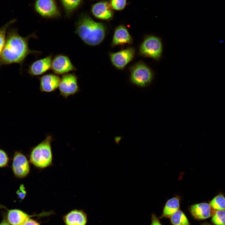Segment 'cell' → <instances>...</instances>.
<instances>
[{"label":"cell","instance_id":"6da1fadb","mask_svg":"<svg viewBox=\"0 0 225 225\" xmlns=\"http://www.w3.org/2000/svg\"><path fill=\"white\" fill-rule=\"evenodd\" d=\"M37 38L33 33L26 37L18 33L17 28H9L7 32L5 44L0 55V67L13 63L22 66L27 56L31 54H37L39 51L32 50L28 47L30 38Z\"/></svg>","mask_w":225,"mask_h":225},{"label":"cell","instance_id":"7a4b0ae2","mask_svg":"<svg viewBox=\"0 0 225 225\" xmlns=\"http://www.w3.org/2000/svg\"><path fill=\"white\" fill-rule=\"evenodd\" d=\"M106 31L104 24L96 22L89 16L83 14L76 23L75 32L85 43L95 46L103 40Z\"/></svg>","mask_w":225,"mask_h":225},{"label":"cell","instance_id":"3957f363","mask_svg":"<svg viewBox=\"0 0 225 225\" xmlns=\"http://www.w3.org/2000/svg\"><path fill=\"white\" fill-rule=\"evenodd\" d=\"M52 140V136L48 135L32 149L30 154L29 160L35 166L42 168L51 164L52 156L51 143Z\"/></svg>","mask_w":225,"mask_h":225},{"label":"cell","instance_id":"277c9868","mask_svg":"<svg viewBox=\"0 0 225 225\" xmlns=\"http://www.w3.org/2000/svg\"><path fill=\"white\" fill-rule=\"evenodd\" d=\"M162 45L161 40L156 36L146 37L141 45L139 53L142 56L158 60L161 57Z\"/></svg>","mask_w":225,"mask_h":225},{"label":"cell","instance_id":"5b68a950","mask_svg":"<svg viewBox=\"0 0 225 225\" xmlns=\"http://www.w3.org/2000/svg\"><path fill=\"white\" fill-rule=\"evenodd\" d=\"M131 80L134 84L145 87L151 82L153 77L151 70L144 63L140 62L131 69Z\"/></svg>","mask_w":225,"mask_h":225},{"label":"cell","instance_id":"8992f818","mask_svg":"<svg viewBox=\"0 0 225 225\" xmlns=\"http://www.w3.org/2000/svg\"><path fill=\"white\" fill-rule=\"evenodd\" d=\"M78 77L74 73H67L62 75L59 86L60 94L67 99L79 91Z\"/></svg>","mask_w":225,"mask_h":225},{"label":"cell","instance_id":"52a82bcc","mask_svg":"<svg viewBox=\"0 0 225 225\" xmlns=\"http://www.w3.org/2000/svg\"><path fill=\"white\" fill-rule=\"evenodd\" d=\"M11 168L14 176L19 178L26 177L30 171L29 163L26 157L18 151L14 153Z\"/></svg>","mask_w":225,"mask_h":225},{"label":"cell","instance_id":"ba28073f","mask_svg":"<svg viewBox=\"0 0 225 225\" xmlns=\"http://www.w3.org/2000/svg\"><path fill=\"white\" fill-rule=\"evenodd\" d=\"M135 53L134 49L129 47L121 51L109 54L111 61L115 67L122 69L133 58Z\"/></svg>","mask_w":225,"mask_h":225},{"label":"cell","instance_id":"9c48e42d","mask_svg":"<svg viewBox=\"0 0 225 225\" xmlns=\"http://www.w3.org/2000/svg\"><path fill=\"white\" fill-rule=\"evenodd\" d=\"M35 8L42 16L47 18H55L60 15L55 0H36Z\"/></svg>","mask_w":225,"mask_h":225},{"label":"cell","instance_id":"30bf717a","mask_svg":"<svg viewBox=\"0 0 225 225\" xmlns=\"http://www.w3.org/2000/svg\"><path fill=\"white\" fill-rule=\"evenodd\" d=\"M51 69L55 74H64L76 70L68 56L62 54L55 56L52 60Z\"/></svg>","mask_w":225,"mask_h":225},{"label":"cell","instance_id":"8fae6325","mask_svg":"<svg viewBox=\"0 0 225 225\" xmlns=\"http://www.w3.org/2000/svg\"><path fill=\"white\" fill-rule=\"evenodd\" d=\"M0 208H4L6 210V213H3L7 220L11 225H21L31 217L47 215L46 212L44 214L43 213L38 215H30L20 209H9L1 204H0Z\"/></svg>","mask_w":225,"mask_h":225},{"label":"cell","instance_id":"7c38bea8","mask_svg":"<svg viewBox=\"0 0 225 225\" xmlns=\"http://www.w3.org/2000/svg\"><path fill=\"white\" fill-rule=\"evenodd\" d=\"M91 11L95 17L104 20H110L114 15L113 10L109 2L106 1H101L93 4Z\"/></svg>","mask_w":225,"mask_h":225},{"label":"cell","instance_id":"4fadbf2b","mask_svg":"<svg viewBox=\"0 0 225 225\" xmlns=\"http://www.w3.org/2000/svg\"><path fill=\"white\" fill-rule=\"evenodd\" d=\"M52 58L50 55L34 61L29 66L28 72L33 76L42 74L51 68Z\"/></svg>","mask_w":225,"mask_h":225},{"label":"cell","instance_id":"5bb4252c","mask_svg":"<svg viewBox=\"0 0 225 225\" xmlns=\"http://www.w3.org/2000/svg\"><path fill=\"white\" fill-rule=\"evenodd\" d=\"M39 79L40 91L46 92H53L58 88L61 79L59 76L52 73L44 75Z\"/></svg>","mask_w":225,"mask_h":225},{"label":"cell","instance_id":"9a60e30c","mask_svg":"<svg viewBox=\"0 0 225 225\" xmlns=\"http://www.w3.org/2000/svg\"><path fill=\"white\" fill-rule=\"evenodd\" d=\"M132 38L126 28L123 25L118 26L115 29L111 45L114 47L124 44H131Z\"/></svg>","mask_w":225,"mask_h":225},{"label":"cell","instance_id":"2e32d148","mask_svg":"<svg viewBox=\"0 0 225 225\" xmlns=\"http://www.w3.org/2000/svg\"><path fill=\"white\" fill-rule=\"evenodd\" d=\"M212 209L209 204L201 202L191 206L190 211L195 218L203 220L208 218L212 215Z\"/></svg>","mask_w":225,"mask_h":225},{"label":"cell","instance_id":"e0dca14e","mask_svg":"<svg viewBox=\"0 0 225 225\" xmlns=\"http://www.w3.org/2000/svg\"><path fill=\"white\" fill-rule=\"evenodd\" d=\"M63 220L66 225H86L87 217L83 211L75 209L66 215Z\"/></svg>","mask_w":225,"mask_h":225},{"label":"cell","instance_id":"ac0fdd59","mask_svg":"<svg viewBox=\"0 0 225 225\" xmlns=\"http://www.w3.org/2000/svg\"><path fill=\"white\" fill-rule=\"evenodd\" d=\"M180 201L178 198L175 197L169 199L164 207L161 218H170L175 212L179 210Z\"/></svg>","mask_w":225,"mask_h":225},{"label":"cell","instance_id":"d6986e66","mask_svg":"<svg viewBox=\"0 0 225 225\" xmlns=\"http://www.w3.org/2000/svg\"><path fill=\"white\" fill-rule=\"evenodd\" d=\"M170 218L173 225H190L186 215L179 210L174 213Z\"/></svg>","mask_w":225,"mask_h":225},{"label":"cell","instance_id":"ffe728a7","mask_svg":"<svg viewBox=\"0 0 225 225\" xmlns=\"http://www.w3.org/2000/svg\"><path fill=\"white\" fill-rule=\"evenodd\" d=\"M209 204L215 210H225V197L222 193L214 197L210 201Z\"/></svg>","mask_w":225,"mask_h":225},{"label":"cell","instance_id":"44dd1931","mask_svg":"<svg viewBox=\"0 0 225 225\" xmlns=\"http://www.w3.org/2000/svg\"><path fill=\"white\" fill-rule=\"evenodd\" d=\"M82 0H61L66 15L69 16L79 5Z\"/></svg>","mask_w":225,"mask_h":225},{"label":"cell","instance_id":"7402d4cb","mask_svg":"<svg viewBox=\"0 0 225 225\" xmlns=\"http://www.w3.org/2000/svg\"><path fill=\"white\" fill-rule=\"evenodd\" d=\"M15 19L9 21L0 28V55L4 46L7 32L10 26L16 21Z\"/></svg>","mask_w":225,"mask_h":225},{"label":"cell","instance_id":"603a6c76","mask_svg":"<svg viewBox=\"0 0 225 225\" xmlns=\"http://www.w3.org/2000/svg\"><path fill=\"white\" fill-rule=\"evenodd\" d=\"M211 220L215 225H225V210H216Z\"/></svg>","mask_w":225,"mask_h":225},{"label":"cell","instance_id":"cb8c5ba5","mask_svg":"<svg viewBox=\"0 0 225 225\" xmlns=\"http://www.w3.org/2000/svg\"><path fill=\"white\" fill-rule=\"evenodd\" d=\"M109 3L113 10L121 11L125 8L127 4V0H111Z\"/></svg>","mask_w":225,"mask_h":225},{"label":"cell","instance_id":"d4e9b609","mask_svg":"<svg viewBox=\"0 0 225 225\" xmlns=\"http://www.w3.org/2000/svg\"><path fill=\"white\" fill-rule=\"evenodd\" d=\"M9 161V158L7 153L0 148V168L7 167Z\"/></svg>","mask_w":225,"mask_h":225},{"label":"cell","instance_id":"484cf974","mask_svg":"<svg viewBox=\"0 0 225 225\" xmlns=\"http://www.w3.org/2000/svg\"><path fill=\"white\" fill-rule=\"evenodd\" d=\"M16 194L18 198L21 200H22L25 198L26 196V192L23 184L20 185L19 189L16 192Z\"/></svg>","mask_w":225,"mask_h":225},{"label":"cell","instance_id":"4316f807","mask_svg":"<svg viewBox=\"0 0 225 225\" xmlns=\"http://www.w3.org/2000/svg\"><path fill=\"white\" fill-rule=\"evenodd\" d=\"M21 225H40V224L36 221L31 218H29L27 220Z\"/></svg>","mask_w":225,"mask_h":225},{"label":"cell","instance_id":"83f0119b","mask_svg":"<svg viewBox=\"0 0 225 225\" xmlns=\"http://www.w3.org/2000/svg\"><path fill=\"white\" fill-rule=\"evenodd\" d=\"M151 225H162L155 215L153 214L152 216V222Z\"/></svg>","mask_w":225,"mask_h":225},{"label":"cell","instance_id":"f1b7e54d","mask_svg":"<svg viewBox=\"0 0 225 225\" xmlns=\"http://www.w3.org/2000/svg\"><path fill=\"white\" fill-rule=\"evenodd\" d=\"M3 218L0 222V225H11L7 220L5 215L4 213H3Z\"/></svg>","mask_w":225,"mask_h":225},{"label":"cell","instance_id":"f546056e","mask_svg":"<svg viewBox=\"0 0 225 225\" xmlns=\"http://www.w3.org/2000/svg\"><path fill=\"white\" fill-rule=\"evenodd\" d=\"M202 225H212L210 224L209 223H204V224H202Z\"/></svg>","mask_w":225,"mask_h":225}]
</instances>
